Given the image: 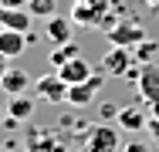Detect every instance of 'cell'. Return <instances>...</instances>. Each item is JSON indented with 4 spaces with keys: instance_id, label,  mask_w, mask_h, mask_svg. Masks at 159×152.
I'll list each match as a JSON object with an SVG mask.
<instances>
[{
    "instance_id": "12",
    "label": "cell",
    "mask_w": 159,
    "mask_h": 152,
    "mask_svg": "<svg viewBox=\"0 0 159 152\" xmlns=\"http://www.w3.org/2000/svg\"><path fill=\"white\" fill-rule=\"evenodd\" d=\"M105 17H108V10H98V7L78 3V0H75V7H71V20H75V24H81V27H102V24H105Z\"/></svg>"
},
{
    "instance_id": "20",
    "label": "cell",
    "mask_w": 159,
    "mask_h": 152,
    "mask_svg": "<svg viewBox=\"0 0 159 152\" xmlns=\"http://www.w3.org/2000/svg\"><path fill=\"white\" fill-rule=\"evenodd\" d=\"M78 3H88V7H98V10H112V0H78Z\"/></svg>"
},
{
    "instance_id": "22",
    "label": "cell",
    "mask_w": 159,
    "mask_h": 152,
    "mask_svg": "<svg viewBox=\"0 0 159 152\" xmlns=\"http://www.w3.org/2000/svg\"><path fill=\"white\" fill-rule=\"evenodd\" d=\"M0 7H27V0H0Z\"/></svg>"
},
{
    "instance_id": "4",
    "label": "cell",
    "mask_w": 159,
    "mask_h": 152,
    "mask_svg": "<svg viewBox=\"0 0 159 152\" xmlns=\"http://www.w3.org/2000/svg\"><path fill=\"white\" fill-rule=\"evenodd\" d=\"M34 91H37V98H44V101H51V105L68 101V81H64L61 74H41V78L34 81Z\"/></svg>"
},
{
    "instance_id": "16",
    "label": "cell",
    "mask_w": 159,
    "mask_h": 152,
    "mask_svg": "<svg viewBox=\"0 0 159 152\" xmlns=\"http://www.w3.org/2000/svg\"><path fill=\"white\" fill-rule=\"evenodd\" d=\"M78 54H81V51H78V44H75V41H68V44H58V47H54V54H51V64H54V68H61L64 61L78 58Z\"/></svg>"
},
{
    "instance_id": "25",
    "label": "cell",
    "mask_w": 159,
    "mask_h": 152,
    "mask_svg": "<svg viewBox=\"0 0 159 152\" xmlns=\"http://www.w3.org/2000/svg\"><path fill=\"white\" fill-rule=\"evenodd\" d=\"M0 115H3V108H0Z\"/></svg>"
},
{
    "instance_id": "26",
    "label": "cell",
    "mask_w": 159,
    "mask_h": 152,
    "mask_svg": "<svg viewBox=\"0 0 159 152\" xmlns=\"http://www.w3.org/2000/svg\"><path fill=\"white\" fill-rule=\"evenodd\" d=\"M0 152H3V149H0Z\"/></svg>"
},
{
    "instance_id": "24",
    "label": "cell",
    "mask_w": 159,
    "mask_h": 152,
    "mask_svg": "<svg viewBox=\"0 0 159 152\" xmlns=\"http://www.w3.org/2000/svg\"><path fill=\"white\" fill-rule=\"evenodd\" d=\"M146 3H149V7H152V10H159V0H146Z\"/></svg>"
},
{
    "instance_id": "14",
    "label": "cell",
    "mask_w": 159,
    "mask_h": 152,
    "mask_svg": "<svg viewBox=\"0 0 159 152\" xmlns=\"http://www.w3.org/2000/svg\"><path fill=\"white\" fill-rule=\"evenodd\" d=\"M34 101L31 95H10V105H7V115H10V122H27L34 115Z\"/></svg>"
},
{
    "instance_id": "5",
    "label": "cell",
    "mask_w": 159,
    "mask_h": 152,
    "mask_svg": "<svg viewBox=\"0 0 159 152\" xmlns=\"http://www.w3.org/2000/svg\"><path fill=\"white\" fill-rule=\"evenodd\" d=\"M139 98L149 101V105H159V68L149 61V64H139Z\"/></svg>"
},
{
    "instance_id": "6",
    "label": "cell",
    "mask_w": 159,
    "mask_h": 152,
    "mask_svg": "<svg viewBox=\"0 0 159 152\" xmlns=\"http://www.w3.org/2000/svg\"><path fill=\"white\" fill-rule=\"evenodd\" d=\"M98 88H102V74H92V78L81 81V85H68V101H71L75 108H85V105L95 101Z\"/></svg>"
},
{
    "instance_id": "2",
    "label": "cell",
    "mask_w": 159,
    "mask_h": 152,
    "mask_svg": "<svg viewBox=\"0 0 159 152\" xmlns=\"http://www.w3.org/2000/svg\"><path fill=\"white\" fill-rule=\"evenodd\" d=\"M122 149V135L112 125H92L85 135V152H119Z\"/></svg>"
},
{
    "instance_id": "18",
    "label": "cell",
    "mask_w": 159,
    "mask_h": 152,
    "mask_svg": "<svg viewBox=\"0 0 159 152\" xmlns=\"http://www.w3.org/2000/svg\"><path fill=\"white\" fill-rule=\"evenodd\" d=\"M27 10L34 17H51L54 14V0H27Z\"/></svg>"
},
{
    "instance_id": "9",
    "label": "cell",
    "mask_w": 159,
    "mask_h": 152,
    "mask_svg": "<svg viewBox=\"0 0 159 152\" xmlns=\"http://www.w3.org/2000/svg\"><path fill=\"white\" fill-rule=\"evenodd\" d=\"M71 27H75V20L71 17H58V14H51L48 17V27H44V37L58 47V44H68L71 41Z\"/></svg>"
},
{
    "instance_id": "19",
    "label": "cell",
    "mask_w": 159,
    "mask_h": 152,
    "mask_svg": "<svg viewBox=\"0 0 159 152\" xmlns=\"http://www.w3.org/2000/svg\"><path fill=\"white\" fill-rule=\"evenodd\" d=\"M122 152H152V149H149V142H139V139H135V142H125Z\"/></svg>"
},
{
    "instance_id": "21",
    "label": "cell",
    "mask_w": 159,
    "mask_h": 152,
    "mask_svg": "<svg viewBox=\"0 0 159 152\" xmlns=\"http://www.w3.org/2000/svg\"><path fill=\"white\" fill-rule=\"evenodd\" d=\"M102 115H105V118H115V115H119V105H112V101L102 105Z\"/></svg>"
},
{
    "instance_id": "17",
    "label": "cell",
    "mask_w": 159,
    "mask_h": 152,
    "mask_svg": "<svg viewBox=\"0 0 159 152\" xmlns=\"http://www.w3.org/2000/svg\"><path fill=\"white\" fill-rule=\"evenodd\" d=\"M156 51H159V44H156V41H149V37H146L139 47H132V54H135V61H139V64H149V58H152Z\"/></svg>"
},
{
    "instance_id": "1",
    "label": "cell",
    "mask_w": 159,
    "mask_h": 152,
    "mask_svg": "<svg viewBox=\"0 0 159 152\" xmlns=\"http://www.w3.org/2000/svg\"><path fill=\"white\" fill-rule=\"evenodd\" d=\"M135 54H132V47H119V44H112V51L102 58V71L105 74H112V78H125V74H139L135 71Z\"/></svg>"
},
{
    "instance_id": "13",
    "label": "cell",
    "mask_w": 159,
    "mask_h": 152,
    "mask_svg": "<svg viewBox=\"0 0 159 152\" xmlns=\"http://www.w3.org/2000/svg\"><path fill=\"white\" fill-rule=\"evenodd\" d=\"M27 88H31V78L20 68H7V74L0 78V91H7V95H24Z\"/></svg>"
},
{
    "instance_id": "10",
    "label": "cell",
    "mask_w": 159,
    "mask_h": 152,
    "mask_svg": "<svg viewBox=\"0 0 159 152\" xmlns=\"http://www.w3.org/2000/svg\"><path fill=\"white\" fill-rule=\"evenodd\" d=\"M58 74H61L68 85H81V81H88V78H92V64H88V61L78 54V58L64 61L61 68H58Z\"/></svg>"
},
{
    "instance_id": "15",
    "label": "cell",
    "mask_w": 159,
    "mask_h": 152,
    "mask_svg": "<svg viewBox=\"0 0 159 152\" xmlns=\"http://www.w3.org/2000/svg\"><path fill=\"white\" fill-rule=\"evenodd\" d=\"M115 122L125 128V132H142L146 125H149V118L135 108V105H125V108H119V115H115Z\"/></svg>"
},
{
    "instance_id": "23",
    "label": "cell",
    "mask_w": 159,
    "mask_h": 152,
    "mask_svg": "<svg viewBox=\"0 0 159 152\" xmlns=\"http://www.w3.org/2000/svg\"><path fill=\"white\" fill-rule=\"evenodd\" d=\"M7 61H10V58H3V54H0V78H3V74H7V68H10Z\"/></svg>"
},
{
    "instance_id": "3",
    "label": "cell",
    "mask_w": 159,
    "mask_h": 152,
    "mask_svg": "<svg viewBox=\"0 0 159 152\" xmlns=\"http://www.w3.org/2000/svg\"><path fill=\"white\" fill-rule=\"evenodd\" d=\"M146 37H149V34H146V27H142L139 20H119V24L108 27V41L119 44V47H139Z\"/></svg>"
},
{
    "instance_id": "7",
    "label": "cell",
    "mask_w": 159,
    "mask_h": 152,
    "mask_svg": "<svg viewBox=\"0 0 159 152\" xmlns=\"http://www.w3.org/2000/svg\"><path fill=\"white\" fill-rule=\"evenodd\" d=\"M31 20H34V14L27 7H0V27H7V30L27 34L31 30Z\"/></svg>"
},
{
    "instance_id": "11",
    "label": "cell",
    "mask_w": 159,
    "mask_h": 152,
    "mask_svg": "<svg viewBox=\"0 0 159 152\" xmlns=\"http://www.w3.org/2000/svg\"><path fill=\"white\" fill-rule=\"evenodd\" d=\"M24 47H27V34L0 27V54H3V58H10V61L20 58V54H24Z\"/></svg>"
},
{
    "instance_id": "8",
    "label": "cell",
    "mask_w": 159,
    "mask_h": 152,
    "mask_svg": "<svg viewBox=\"0 0 159 152\" xmlns=\"http://www.w3.org/2000/svg\"><path fill=\"white\" fill-rule=\"evenodd\" d=\"M24 152H68V145L54 132H31L24 142Z\"/></svg>"
}]
</instances>
